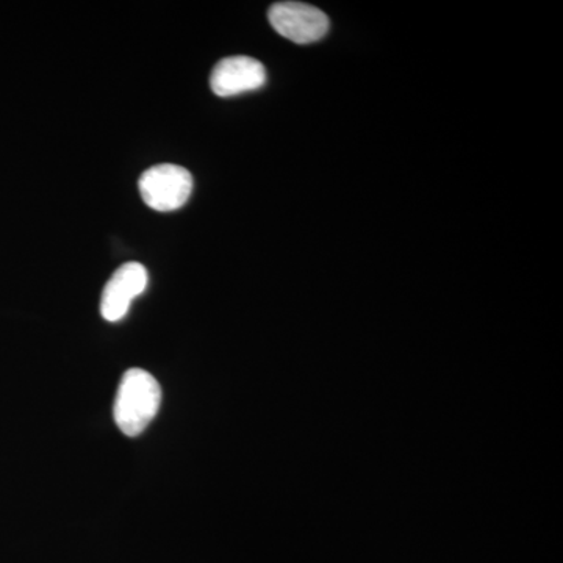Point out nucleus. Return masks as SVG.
I'll use <instances>...</instances> for the list:
<instances>
[{
	"label": "nucleus",
	"mask_w": 563,
	"mask_h": 563,
	"mask_svg": "<svg viewBox=\"0 0 563 563\" xmlns=\"http://www.w3.org/2000/svg\"><path fill=\"white\" fill-rule=\"evenodd\" d=\"M140 192L143 201L157 211L180 209L190 199L192 176L181 166H152L140 177Z\"/></svg>",
	"instance_id": "obj_2"
},
{
	"label": "nucleus",
	"mask_w": 563,
	"mask_h": 563,
	"mask_svg": "<svg viewBox=\"0 0 563 563\" xmlns=\"http://www.w3.org/2000/svg\"><path fill=\"white\" fill-rule=\"evenodd\" d=\"M162 404V388L152 374L132 368L122 376L114 401V421L128 437H139L154 420Z\"/></svg>",
	"instance_id": "obj_1"
},
{
	"label": "nucleus",
	"mask_w": 563,
	"mask_h": 563,
	"mask_svg": "<svg viewBox=\"0 0 563 563\" xmlns=\"http://www.w3.org/2000/svg\"><path fill=\"white\" fill-rule=\"evenodd\" d=\"M147 272L141 263L131 262L120 266L102 291L101 313L103 320L117 322L128 314L132 301L147 287Z\"/></svg>",
	"instance_id": "obj_4"
},
{
	"label": "nucleus",
	"mask_w": 563,
	"mask_h": 563,
	"mask_svg": "<svg viewBox=\"0 0 563 563\" xmlns=\"http://www.w3.org/2000/svg\"><path fill=\"white\" fill-rule=\"evenodd\" d=\"M266 84V69L261 62L235 55L218 63L211 70L210 87L220 98H232L258 90Z\"/></svg>",
	"instance_id": "obj_5"
},
{
	"label": "nucleus",
	"mask_w": 563,
	"mask_h": 563,
	"mask_svg": "<svg viewBox=\"0 0 563 563\" xmlns=\"http://www.w3.org/2000/svg\"><path fill=\"white\" fill-rule=\"evenodd\" d=\"M268 20L274 31L296 44L314 43L329 31V18L309 3H274L268 11Z\"/></svg>",
	"instance_id": "obj_3"
}]
</instances>
